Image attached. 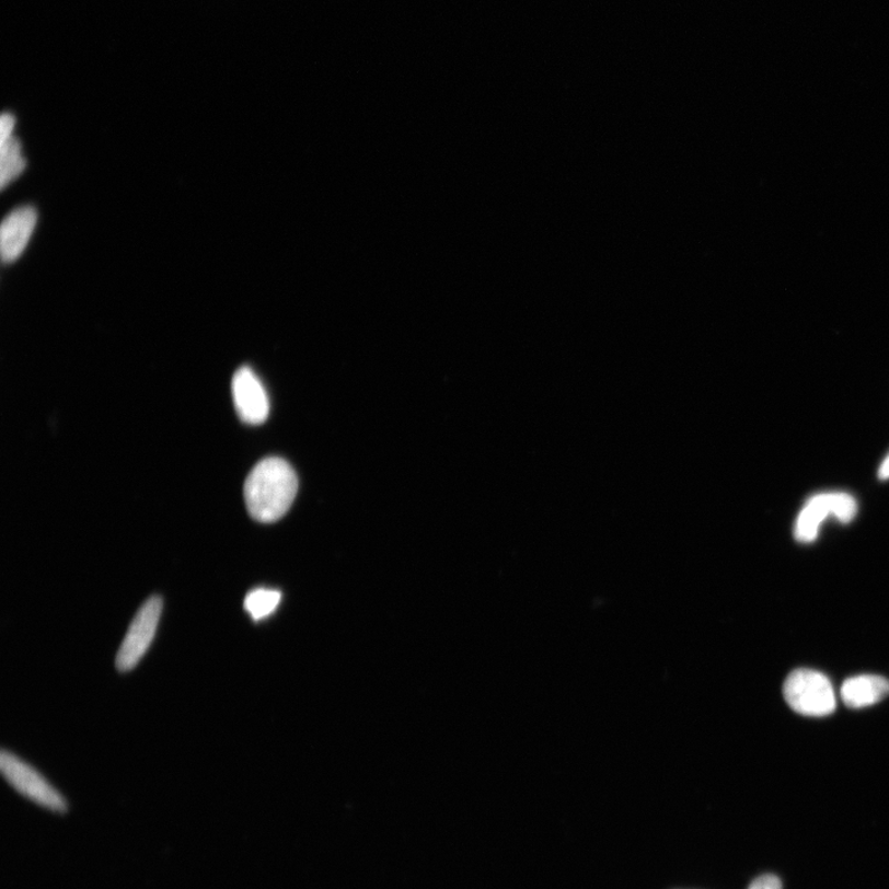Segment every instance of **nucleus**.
I'll return each mask as SVG.
<instances>
[{
  "label": "nucleus",
  "instance_id": "obj_11",
  "mask_svg": "<svg viewBox=\"0 0 889 889\" xmlns=\"http://www.w3.org/2000/svg\"><path fill=\"white\" fill-rule=\"evenodd\" d=\"M15 128V118L14 115L11 113H5L0 118V142H4L8 139L14 137L13 131Z\"/></svg>",
  "mask_w": 889,
  "mask_h": 889
},
{
  "label": "nucleus",
  "instance_id": "obj_4",
  "mask_svg": "<svg viewBox=\"0 0 889 889\" xmlns=\"http://www.w3.org/2000/svg\"><path fill=\"white\" fill-rule=\"evenodd\" d=\"M162 609V598L152 596L135 615L117 656V669L120 672L134 670L148 653L158 632Z\"/></svg>",
  "mask_w": 889,
  "mask_h": 889
},
{
  "label": "nucleus",
  "instance_id": "obj_7",
  "mask_svg": "<svg viewBox=\"0 0 889 889\" xmlns=\"http://www.w3.org/2000/svg\"><path fill=\"white\" fill-rule=\"evenodd\" d=\"M37 212L33 207H21L8 215L0 228V250L4 263L11 264L21 257L34 233Z\"/></svg>",
  "mask_w": 889,
  "mask_h": 889
},
{
  "label": "nucleus",
  "instance_id": "obj_5",
  "mask_svg": "<svg viewBox=\"0 0 889 889\" xmlns=\"http://www.w3.org/2000/svg\"><path fill=\"white\" fill-rule=\"evenodd\" d=\"M857 513L856 500L845 493H827L809 499L798 517L795 536L799 543H811L818 536V529L828 516H834L843 523L852 521Z\"/></svg>",
  "mask_w": 889,
  "mask_h": 889
},
{
  "label": "nucleus",
  "instance_id": "obj_12",
  "mask_svg": "<svg viewBox=\"0 0 889 889\" xmlns=\"http://www.w3.org/2000/svg\"><path fill=\"white\" fill-rule=\"evenodd\" d=\"M749 889H782V884L778 877L765 875L757 878Z\"/></svg>",
  "mask_w": 889,
  "mask_h": 889
},
{
  "label": "nucleus",
  "instance_id": "obj_9",
  "mask_svg": "<svg viewBox=\"0 0 889 889\" xmlns=\"http://www.w3.org/2000/svg\"><path fill=\"white\" fill-rule=\"evenodd\" d=\"M26 168L23 157L22 142L15 137L0 142V186L5 188L9 183L22 175Z\"/></svg>",
  "mask_w": 889,
  "mask_h": 889
},
{
  "label": "nucleus",
  "instance_id": "obj_8",
  "mask_svg": "<svg viewBox=\"0 0 889 889\" xmlns=\"http://www.w3.org/2000/svg\"><path fill=\"white\" fill-rule=\"evenodd\" d=\"M889 695V681L881 676L863 674L845 681L842 698L846 707L862 709L884 701Z\"/></svg>",
  "mask_w": 889,
  "mask_h": 889
},
{
  "label": "nucleus",
  "instance_id": "obj_1",
  "mask_svg": "<svg viewBox=\"0 0 889 889\" xmlns=\"http://www.w3.org/2000/svg\"><path fill=\"white\" fill-rule=\"evenodd\" d=\"M298 478L289 463L279 458L259 461L250 472L244 487L246 508L259 523H274L292 507Z\"/></svg>",
  "mask_w": 889,
  "mask_h": 889
},
{
  "label": "nucleus",
  "instance_id": "obj_10",
  "mask_svg": "<svg viewBox=\"0 0 889 889\" xmlns=\"http://www.w3.org/2000/svg\"><path fill=\"white\" fill-rule=\"evenodd\" d=\"M282 594L277 589L256 588L247 593L244 608L253 621L261 622L277 611Z\"/></svg>",
  "mask_w": 889,
  "mask_h": 889
},
{
  "label": "nucleus",
  "instance_id": "obj_13",
  "mask_svg": "<svg viewBox=\"0 0 889 889\" xmlns=\"http://www.w3.org/2000/svg\"><path fill=\"white\" fill-rule=\"evenodd\" d=\"M879 478L881 480L889 478V457L882 463L881 470H879Z\"/></svg>",
  "mask_w": 889,
  "mask_h": 889
},
{
  "label": "nucleus",
  "instance_id": "obj_3",
  "mask_svg": "<svg viewBox=\"0 0 889 889\" xmlns=\"http://www.w3.org/2000/svg\"><path fill=\"white\" fill-rule=\"evenodd\" d=\"M0 770H2L8 784L14 787L19 794L35 801L48 810L56 813H65L67 810L66 799L33 766L8 751H2L0 755Z\"/></svg>",
  "mask_w": 889,
  "mask_h": 889
},
{
  "label": "nucleus",
  "instance_id": "obj_6",
  "mask_svg": "<svg viewBox=\"0 0 889 889\" xmlns=\"http://www.w3.org/2000/svg\"><path fill=\"white\" fill-rule=\"evenodd\" d=\"M233 400L241 420L250 425L266 422L269 413L267 393L250 367H241L231 382Z\"/></svg>",
  "mask_w": 889,
  "mask_h": 889
},
{
  "label": "nucleus",
  "instance_id": "obj_2",
  "mask_svg": "<svg viewBox=\"0 0 889 889\" xmlns=\"http://www.w3.org/2000/svg\"><path fill=\"white\" fill-rule=\"evenodd\" d=\"M784 694L789 707L806 717H827L836 708L833 685L826 674L813 670L792 672Z\"/></svg>",
  "mask_w": 889,
  "mask_h": 889
}]
</instances>
